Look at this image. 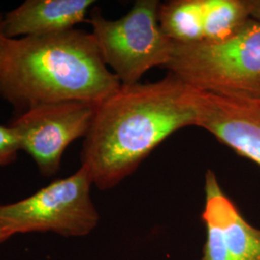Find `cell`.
<instances>
[{"label":"cell","instance_id":"cell-14","mask_svg":"<svg viewBox=\"0 0 260 260\" xmlns=\"http://www.w3.org/2000/svg\"><path fill=\"white\" fill-rule=\"evenodd\" d=\"M2 17L3 16H0V54L2 52V49H3V46L5 44V41H6V38L3 34V30H2Z\"/></svg>","mask_w":260,"mask_h":260},{"label":"cell","instance_id":"cell-5","mask_svg":"<svg viewBox=\"0 0 260 260\" xmlns=\"http://www.w3.org/2000/svg\"><path fill=\"white\" fill-rule=\"evenodd\" d=\"M92 178L86 168L52 181L19 202L0 205V224L13 236L54 233L82 237L93 232L100 214L91 198Z\"/></svg>","mask_w":260,"mask_h":260},{"label":"cell","instance_id":"cell-6","mask_svg":"<svg viewBox=\"0 0 260 260\" xmlns=\"http://www.w3.org/2000/svg\"><path fill=\"white\" fill-rule=\"evenodd\" d=\"M96 106L80 102L47 104L20 114L9 126L20 150L32 157L40 174L53 177L67 148L86 136Z\"/></svg>","mask_w":260,"mask_h":260},{"label":"cell","instance_id":"cell-4","mask_svg":"<svg viewBox=\"0 0 260 260\" xmlns=\"http://www.w3.org/2000/svg\"><path fill=\"white\" fill-rule=\"evenodd\" d=\"M157 0H138L118 19L104 18L95 8L89 22L105 65L121 85L138 83L154 67H166L175 47L159 23Z\"/></svg>","mask_w":260,"mask_h":260},{"label":"cell","instance_id":"cell-1","mask_svg":"<svg viewBox=\"0 0 260 260\" xmlns=\"http://www.w3.org/2000/svg\"><path fill=\"white\" fill-rule=\"evenodd\" d=\"M194 89L169 74L151 83L121 85L96 106L84 137L81 166L93 185L110 190L131 176L174 132L197 126Z\"/></svg>","mask_w":260,"mask_h":260},{"label":"cell","instance_id":"cell-13","mask_svg":"<svg viewBox=\"0 0 260 260\" xmlns=\"http://www.w3.org/2000/svg\"><path fill=\"white\" fill-rule=\"evenodd\" d=\"M13 235L0 224V245L10 239Z\"/></svg>","mask_w":260,"mask_h":260},{"label":"cell","instance_id":"cell-12","mask_svg":"<svg viewBox=\"0 0 260 260\" xmlns=\"http://www.w3.org/2000/svg\"><path fill=\"white\" fill-rule=\"evenodd\" d=\"M251 7V18L260 22V0H249Z\"/></svg>","mask_w":260,"mask_h":260},{"label":"cell","instance_id":"cell-7","mask_svg":"<svg viewBox=\"0 0 260 260\" xmlns=\"http://www.w3.org/2000/svg\"><path fill=\"white\" fill-rule=\"evenodd\" d=\"M159 23L175 43H219L251 19L249 0H172L160 4Z\"/></svg>","mask_w":260,"mask_h":260},{"label":"cell","instance_id":"cell-3","mask_svg":"<svg viewBox=\"0 0 260 260\" xmlns=\"http://www.w3.org/2000/svg\"><path fill=\"white\" fill-rule=\"evenodd\" d=\"M165 68L196 90L260 101V22L219 43H175Z\"/></svg>","mask_w":260,"mask_h":260},{"label":"cell","instance_id":"cell-11","mask_svg":"<svg viewBox=\"0 0 260 260\" xmlns=\"http://www.w3.org/2000/svg\"><path fill=\"white\" fill-rule=\"evenodd\" d=\"M20 151L19 141L14 131L8 126L0 125V168L14 163Z\"/></svg>","mask_w":260,"mask_h":260},{"label":"cell","instance_id":"cell-8","mask_svg":"<svg viewBox=\"0 0 260 260\" xmlns=\"http://www.w3.org/2000/svg\"><path fill=\"white\" fill-rule=\"evenodd\" d=\"M205 241L201 260H260V229L244 218L212 170L205 174Z\"/></svg>","mask_w":260,"mask_h":260},{"label":"cell","instance_id":"cell-2","mask_svg":"<svg viewBox=\"0 0 260 260\" xmlns=\"http://www.w3.org/2000/svg\"><path fill=\"white\" fill-rule=\"evenodd\" d=\"M121 86L93 34L80 29L6 39L0 54V98L17 116L52 103L99 105Z\"/></svg>","mask_w":260,"mask_h":260},{"label":"cell","instance_id":"cell-9","mask_svg":"<svg viewBox=\"0 0 260 260\" xmlns=\"http://www.w3.org/2000/svg\"><path fill=\"white\" fill-rule=\"evenodd\" d=\"M194 89V88H193ZM197 126L260 167V101L194 89Z\"/></svg>","mask_w":260,"mask_h":260},{"label":"cell","instance_id":"cell-10","mask_svg":"<svg viewBox=\"0 0 260 260\" xmlns=\"http://www.w3.org/2000/svg\"><path fill=\"white\" fill-rule=\"evenodd\" d=\"M93 4V0H26L2 17L3 34L19 39L73 29Z\"/></svg>","mask_w":260,"mask_h":260}]
</instances>
